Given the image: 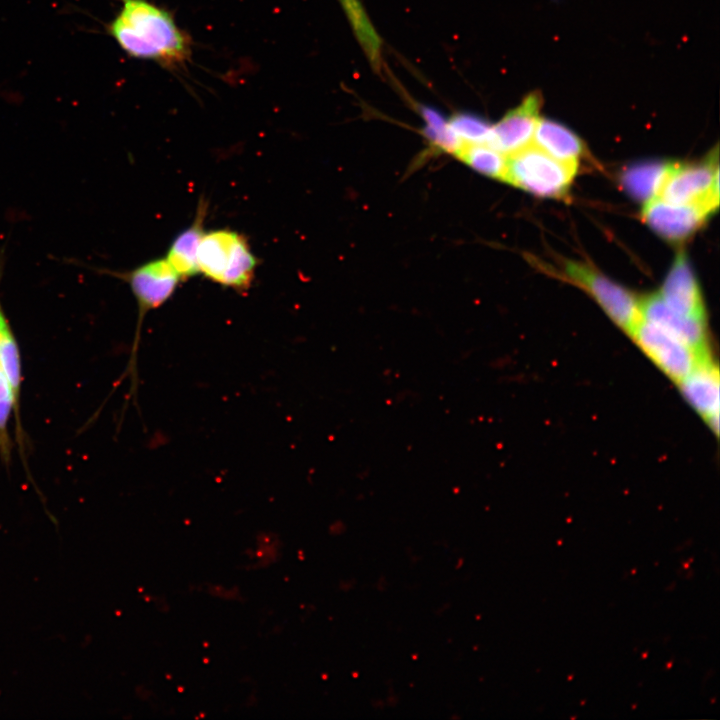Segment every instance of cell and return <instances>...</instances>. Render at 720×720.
Wrapping results in <instances>:
<instances>
[{
  "label": "cell",
  "instance_id": "obj_1",
  "mask_svg": "<svg viewBox=\"0 0 720 720\" xmlns=\"http://www.w3.org/2000/svg\"><path fill=\"white\" fill-rule=\"evenodd\" d=\"M110 33L131 57L166 67L184 64L191 54L190 39L166 10L146 0H122Z\"/></svg>",
  "mask_w": 720,
  "mask_h": 720
},
{
  "label": "cell",
  "instance_id": "obj_2",
  "mask_svg": "<svg viewBox=\"0 0 720 720\" xmlns=\"http://www.w3.org/2000/svg\"><path fill=\"white\" fill-rule=\"evenodd\" d=\"M198 270L225 287L246 290L256 272L257 259L240 233L218 229L205 232L198 249Z\"/></svg>",
  "mask_w": 720,
  "mask_h": 720
},
{
  "label": "cell",
  "instance_id": "obj_3",
  "mask_svg": "<svg viewBox=\"0 0 720 720\" xmlns=\"http://www.w3.org/2000/svg\"><path fill=\"white\" fill-rule=\"evenodd\" d=\"M578 167L561 162L533 144L507 156L504 181L541 197L562 198Z\"/></svg>",
  "mask_w": 720,
  "mask_h": 720
},
{
  "label": "cell",
  "instance_id": "obj_4",
  "mask_svg": "<svg viewBox=\"0 0 720 720\" xmlns=\"http://www.w3.org/2000/svg\"><path fill=\"white\" fill-rule=\"evenodd\" d=\"M93 270L126 282L136 299L138 321L128 366V372L133 378L132 383L135 385V382L137 383L135 359L142 321L147 312L160 307L173 295L181 279L166 258L150 260L128 271L120 272L99 268Z\"/></svg>",
  "mask_w": 720,
  "mask_h": 720
},
{
  "label": "cell",
  "instance_id": "obj_5",
  "mask_svg": "<svg viewBox=\"0 0 720 720\" xmlns=\"http://www.w3.org/2000/svg\"><path fill=\"white\" fill-rule=\"evenodd\" d=\"M717 155L700 163H670L656 197L672 204H699L712 213L719 204Z\"/></svg>",
  "mask_w": 720,
  "mask_h": 720
},
{
  "label": "cell",
  "instance_id": "obj_6",
  "mask_svg": "<svg viewBox=\"0 0 720 720\" xmlns=\"http://www.w3.org/2000/svg\"><path fill=\"white\" fill-rule=\"evenodd\" d=\"M564 273L569 281L588 292L620 328L632 333L641 314L639 301L628 290L587 264L566 261Z\"/></svg>",
  "mask_w": 720,
  "mask_h": 720
},
{
  "label": "cell",
  "instance_id": "obj_7",
  "mask_svg": "<svg viewBox=\"0 0 720 720\" xmlns=\"http://www.w3.org/2000/svg\"><path fill=\"white\" fill-rule=\"evenodd\" d=\"M630 335L647 356L677 384L699 364L711 359L710 354L695 351L679 338L642 318Z\"/></svg>",
  "mask_w": 720,
  "mask_h": 720
},
{
  "label": "cell",
  "instance_id": "obj_8",
  "mask_svg": "<svg viewBox=\"0 0 720 720\" xmlns=\"http://www.w3.org/2000/svg\"><path fill=\"white\" fill-rule=\"evenodd\" d=\"M541 105L539 92L528 94L517 107L491 126L487 145L508 156L532 144Z\"/></svg>",
  "mask_w": 720,
  "mask_h": 720
},
{
  "label": "cell",
  "instance_id": "obj_9",
  "mask_svg": "<svg viewBox=\"0 0 720 720\" xmlns=\"http://www.w3.org/2000/svg\"><path fill=\"white\" fill-rule=\"evenodd\" d=\"M710 214L699 204H672L658 197L645 202L642 210V218L649 227L673 242L690 237Z\"/></svg>",
  "mask_w": 720,
  "mask_h": 720
},
{
  "label": "cell",
  "instance_id": "obj_10",
  "mask_svg": "<svg viewBox=\"0 0 720 720\" xmlns=\"http://www.w3.org/2000/svg\"><path fill=\"white\" fill-rule=\"evenodd\" d=\"M641 318L651 322L701 354L708 350L705 320L688 317L671 310L659 294L650 295L639 301Z\"/></svg>",
  "mask_w": 720,
  "mask_h": 720
},
{
  "label": "cell",
  "instance_id": "obj_11",
  "mask_svg": "<svg viewBox=\"0 0 720 720\" xmlns=\"http://www.w3.org/2000/svg\"><path fill=\"white\" fill-rule=\"evenodd\" d=\"M662 301L673 311L705 320L702 294L687 257L680 252L658 293Z\"/></svg>",
  "mask_w": 720,
  "mask_h": 720
},
{
  "label": "cell",
  "instance_id": "obj_12",
  "mask_svg": "<svg viewBox=\"0 0 720 720\" xmlns=\"http://www.w3.org/2000/svg\"><path fill=\"white\" fill-rule=\"evenodd\" d=\"M678 384L688 402L706 420L712 430L717 433L719 423V373L712 360L699 364Z\"/></svg>",
  "mask_w": 720,
  "mask_h": 720
},
{
  "label": "cell",
  "instance_id": "obj_13",
  "mask_svg": "<svg viewBox=\"0 0 720 720\" xmlns=\"http://www.w3.org/2000/svg\"><path fill=\"white\" fill-rule=\"evenodd\" d=\"M532 144L551 157L577 167L587 152L583 141L574 132L545 118H539Z\"/></svg>",
  "mask_w": 720,
  "mask_h": 720
},
{
  "label": "cell",
  "instance_id": "obj_14",
  "mask_svg": "<svg viewBox=\"0 0 720 720\" xmlns=\"http://www.w3.org/2000/svg\"><path fill=\"white\" fill-rule=\"evenodd\" d=\"M205 215L206 206L201 202L193 223L175 237L168 249L166 260L181 280L188 279L199 272L197 255L205 233L203 229Z\"/></svg>",
  "mask_w": 720,
  "mask_h": 720
},
{
  "label": "cell",
  "instance_id": "obj_15",
  "mask_svg": "<svg viewBox=\"0 0 720 720\" xmlns=\"http://www.w3.org/2000/svg\"><path fill=\"white\" fill-rule=\"evenodd\" d=\"M669 164L654 161L632 165L622 173L621 184L633 198L647 202L657 196Z\"/></svg>",
  "mask_w": 720,
  "mask_h": 720
},
{
  "label": "cell",
  "instance_id": "obj_16",
  "mask_svg": "<svg viewBox=\"0 0 720 720\" xmlns=\"http://www.w3.org/2000/svg\"><path fill=\"white\" fill-rule=\"evenodd\" d=\"M0 366L11 387L20 416L22 365L19 345L5 313L0 317Z\"/></svg>",
  "mask_w": 720,
  "mask_h": 720
},
{
  "label": "cell",
  "instance_id": "obj_17",
  "mask_svg": "<svg viewBox=\"0 0 720 720\" xmlns=\"http://www.w3.org/2000/svg\"><path fill=\"white\" fill-rule=\"evenodd\" d=\"M361 47L375 69L382 66L381 39L358 0H339Z\"/></svg>",
  "mask_w": 720,
  "mask_h": 720
},
{
  "label": "cell",
  "instance_id": "obj_18",
  "mask_svg": "<svg viewBox=\"0 0 720 720\" xmlns=\"http://www.w3.org/2000/svg\"><path fill=\"white\" fill-rule=\"evenodd\" d=\"M456 156L477 172L504 181L507 156L487 144H464Z\"/></svg>",
  "mask_w": 720,
  "mask_h": 720
},
{
  "label": "cell",
  "instance_id": "obj_19",
  "mask_svg": "<svg viewBox=\"0 0 720 720\" xmlns=\"http://www.w3.org/2000/svg\"><path fill=\"white\" fill-rule=\"evenodd\" d=\"M12 414L16 418V432L20 449L23 447V432L20 416L17 413L13 393L6 375L0 366V458L4 464H10L12 441L9 434V421Z\"/></svg>",
  "mask_w": 720,
  "mask_h": 720
},
{
  "label": "cell",
  "instance_id": "obj_20",
  "mask_svg": "<svg viewBox=\"0 0 720 720\" xmlns=\"http://www.w3.org/2000/svg\"><path fill=\"white\" fill-rule=\"evenodd\" d=\"M421 114L426 123L424 128L426 137L441 150L456 155L464 144L455 135L448 121L432 108L422 107Z\"/></svg>",
  "mask_w": 720,
  "mask_h": 720
},
{
  "label": "cell",
  "instance_id": "obj_21",
  "mask_svg": "<svg viewBox=\"0 0 720 720\" xmlns=\"http://www.w3.org/2000/svg\"><path fill=\"white\" fill-rule=\"evenodd\" d=\"M463 144H488L491 126L484 119L469 113H459L448 121Z\"/></svg>",
  "mask_w": 720,
  "mask_h": 720
},
{
  "label": "cell",
  "instance_id": "obj_22",
  "mask_svg": "<svg viewBox=\"0 0 720 720\" xmlns=\"http://www.w3.org/2000/svg\"><path fill=\"white\" fill-rule=\"evenodd\" d=\"M2 266H3L2 255L0 254V281H1V275H2ZM3 313H5V312H4V309H3V306L1 303V299H0V317Z\"/></svg>",
  "mask_w": 720,
  "mask_h": 720
}]
</instances>
